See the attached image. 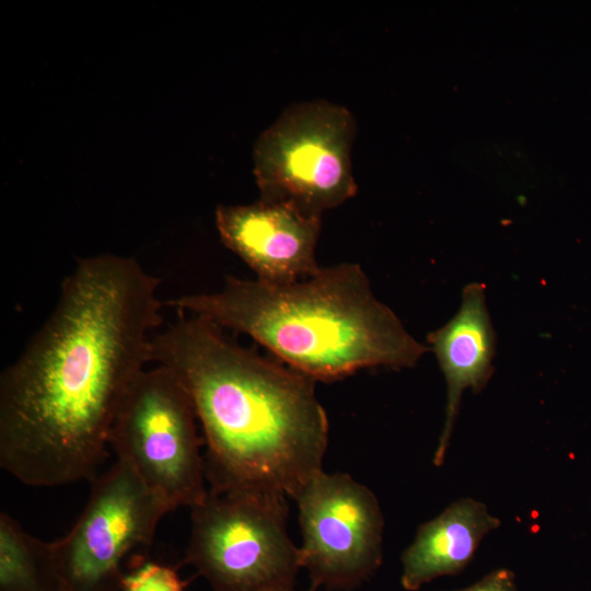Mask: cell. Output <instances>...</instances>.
Listing matches in <instances>:
<instances>
[{
  "mask_svg": "<svg viewBox=\"0 0 591 591\" xmlns=\"http://www.w3.org/2000/svg\"><path fill=\"white\" fill-rule=\"evenodd\" d=\"M161 279L135 258L77 259L58 300L0 375V465L36 487L93 480L116 413L151 362Z\"/></svg>",
  "mask_w": 591,
  "mask_h": 591,
  "instance_id": "obj_1",
  "label": "cell"
},
{
  "mask_svg": "<svg viewBox=\"0 0 591 591\" xmlns=\"http://www.w3.org/2000/svg\"><path fill=\"white\" fill-rule=\"evenodd\" d=\"M151 362L173 371L190 396L212 490L297 499L323 471L328 420L314 379L183 312L153 335Z\"/></svg>",
  "mask_w": 591,
  "mask_h": 591,
  "instance_id": "obj_2",
  "label": "cell"
},
{
  "mask_svg": "<svg viewBox=\"0 0 591 591\" xmlns=\"http://www.w3.org/2000/svg\"><path fill=\"white\" fill-rule=\"evenodd\" d=\"M165 304L250 335L315 381L333 382L362 368H410L429 350L373 296L355 263L288 285L229 276L217 292Z\"/></svg>",
  "mask_w": 591,
  "mask_h": 591,
  "instance_id": "obj_3",
  "label": "cell"
},
{
  "mask_svg": "<svg viewBox=\"0 0 591 591\" xmlns=\"http://www.w3.org/2000/svg\"><path fill=\"white\" fill-rule=\"evenodd\" d=\"M190 509L185 561L213 591H292L301 565L287 497L210 489Z\"/></svg>",
  "mask_w": 591,
  "mask_h": 591,
  "instance_id": "obj_4",
  "label": "cell"
},
{
  "mask_svg": "<svg viewBox=\"0 0 591 591\" xmlns=\"http://www.w3.org/2000/svg\"><path fill=\"white\" fill-rule=\"evenodd\" d=\"M355 135L356 119L343 105L314 100L287 107L254 143L259 199L321 217L355 196Z\"/></svg>",
  "mask_w": 591,
  "mask_h": 591,
  "instance_id": "obj_5",
  "label": "cell"
},
{
  "mask_svg": "<svg viewBox=\"0 0 591 591\" xmlns=\"http://www.w3.org/2000/svg\"><path fill=\"white\" fill-rule=\"evenodd\" d=\"M188 392L170 369H143L131 383L114 418L108 444L173 508L200 503L205 463Z\"/></svg>",
  "mask_w": 591,
  "mask_h": 591,
  "instance_id": "obj_6",
  "label": "cell"
},
{
  "mask_svg": "<svg viewBox=\"0 0 591 591\" xmlns=\"http://www.w3.org/2000/svg\"><path fill=\"white\" fill-rule=\"evenodd\" d=\"M174 508L124 461L92 480L88 503L72 529L53 542L66 591H116L121 564L149 545L160 520Z\"/></svg>",
  "mask_w": 591,
  "mask_h": 591,
  "instance_id": "obj_7",
  "label": "cell"
},
{
  "mask_svg": "<svg viewBox=\"0 0 591 591\" xmlns=\"http://www.w3.org/2000/svg\"><path fill=\"white\" fill-rule=\"evenodd\" d=\"M296 501L300 565L312 587L350 590L382 561L383 515L373 493L345 473H318Z\"/></svg>",
  "mask_w": 591,
  "mask_h": 591,
  "instance_id": "obj_8",
  "label": "cell"
},
{
  "mask_svg": "<svg viewBox=\"0 0 591 591\" xmlns=\"http://www.w3.org/2000/svg\"><path fill=\"white\" fill-rule=\"evenodd\" d=\"M216 223L222 243L256 273L258 280L288 285L322 269L315 258L321 217L292 204L258 199L251 205L218 206Z\"/></svg>",
  "mask_w": 591,
  "mask_h": 591,
  "instance_id": "obj_9",
  "label": "cell"
},
{
  "mask_svg": "<svg viewBox=\"0 0 591 591\" xmlns=\"http://www.w3.org/2000/svg\"><path fill=\"white\" fill-rule=\"evenodd\" d=\"M447 383L445 420L434 453V464L445 456L463 393L480 392L488 384L496 355V334L486 305V287H464L456 314L427 336Z\"/></svg>",
  "mask_w": 591,
  "mask_h": 591,
  "instance_id": "obj_10",
  "label": "cell"
},
{
  "mask_svg": "<svg viewBox=\"0 0 591 591\" xmlns=\"http://www.w3.org/2000/svg\"><path fill=\"white\" fill-rule=\"evenodd\" d=\"M500 525L487 507L472 498L451 503L419 526L402 555V586L415 591L441 576L456 575L472 560L485 535Z\"/></svg>",
  "mask_w": 591,
  "mask_h": 591,
  "instance_id": "obj_11",
  "label": "cell"
},
{
  "mask_svg": "<svg viewBox=\"0 0 591 591\" xmlns=\"http://www.w3.org/2000/svg\"><path fill=\"white\" fill-rule=\"evenodd\" d=\"M0 591H66L53 542L28 534L5 512L0 513Z\"/></svg>",
  "mask_w": 591,
  "mask_h": 591,
  "instance_id": "obj_12",
  "label": "cell"
},
{
  "mask_svg": "<svg viewBox=\"0 0 591 591\" xmlns=\"http://www.w3.org/2000/svg\"><path fill=\"white\" fill-rule=\"evenodd\" d=\"M120 589L121 591H183L184 583L172 567L146 563L124 576Z\"/></svg>",
  "mask_w": 591,
  "mask_h": 591,
  "instance_id": "obj_13",
  "label": "cell"
},
{
  "mask_svg": "<svg viewBox=\"0 0 591 591\" xmlns=\"http://www.w3.org/2000/svg\"><path fill=\"white\" fill-rule=\"evenodd\" d=\"M455 591H518L514 575L508 569H497L474 584Z\"/></svg>",
  "mask_w": 591,
  "mask_h": 591,
  "instance_id": "obj_14",
  "label": "cell"
},
{
  "mask_svg": "<svg viewBox=\"0 0 591 591\" xmlns=\"http://www.w3.org/2000/svg\"><path fill=\"white\" fill-rule=\"evenodd\" d=\"M308 591H315V588L311 586V588Z\"/></svg>",
  "mask_w": 591,
  "mask_h": 591,
  "instance_id": "obj_15",
  "label": "cell"
}]
</instances>
